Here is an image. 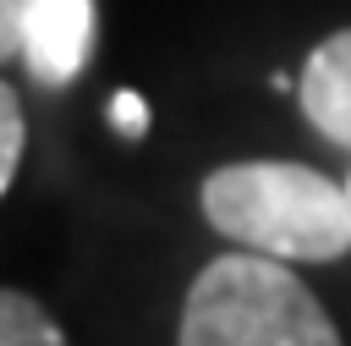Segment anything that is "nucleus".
<instances>
[{"mask_svg":"<svg viewBox=\"0 0 351 346\" xmlns=\"http://www.w3.org/2000/svg\"><path fill=\"white\" fill-rule=\"evenodd\" d=\"M296 99H302L307 121H313L329 143L351 148V27L329 33V38L307 55V66H302V77H296Z\"/></svg>","mask_w":351,"mask_h":346,"instance_id":"obj_4","label":"nucleus"},{"mask_svg":"<svg viewBox=\"0 0 351 346\" xmlns=\"http://www.w3.org/2000/svg\"><path fill=\"white\" fill-rule=\"evenodd\" d=\"M346 192H351V181H346Z\"/></svg>","mask_w":351,"mask_h":346,"instance_id":"obj_9","label":"nucleus"},{"mask_svg":"<svg viewBox=\"0 0 351 346\" xmlns=\"http://www.w3.org/2000/svg\"><path fill=\"white\" fill-rule=\"evenodd\" d=\"M110 126H115L121 137H143V126H148V104H143V93L121 88V93L110 99Z\"/></svg>","mask_w":351,"mask_h":346,"instance_id":"obj_7","label":"nucleus"},{"mask_svg":"<svg viewBox=\"0 0 351 346\" xmlns=\"http://www.w3.org/2000/svg\"><path fill=\"white\" fill-rule=\"evenodd\" d=\"M203 214L236 247L280 264H335L351 253V192L313 165H219L203 181Z\"/></svg>","mask_w":351,"mask_h":346,"instance_id":"obj_1","label":"nucleus"},{"mask_svg":"<svg viewBox=\"0 0 351 346\" xmlns=\"http://www.w3.org/2000/svg\"><path fill=\"white\" fill-rule=\"evenodd\" d=\"M181 346H340V335L280 258L241 247L197 269L181 308Z\"/></svg>","mask_w":351,"mask_h":346,"instance_id":"obj_2","label":"nucleus"},{"mask_svg":"<svg viewBox=\"0 0 351 346\" xmlns=\"http://www.w3.org/2000/svg\"><path fill=\"white\" fill-rule=\"evenodd\" d=\"M33 0H0V49L5 55H22V16H27Z\"/></svg>","mask_w":351,"mask_h":346,"instance_id":"obj_8","label":"nucleus"},{"mask_svg":"<svg viewBox=\"0 0 351 346\" xmlns=\"http://www.w3.org/2000/svg\"><path fill=\"white\" fill-rule=\"evenodd\" d=\"M0 346H71L27 291H0Z\"/></svg>","mask_w":351,"mask_h":346,"instance_id":"obj_5","label":"nucleus"},{"mask_svg":"<svg viewBox=\"0 0 351 346\" xmlns=\"http://www.w3.org/2000/svg\"><path fill=\"white\" fill-rule=\"evenodd\" d=\"M93 49V0H33L22 16V66L60 88L88 66Z\"/></svg>","mask_w":351,"mask_h":346,"instance_id":"obj_3","label":"nucleus"},{"mask_svg":"<svg viewBox=\"0 0 351 346\" xmlns=\"http://www.w3.org/2000/svg\"><path fill=\"white\" fill-rule=\"evenodd\" d=\"M22 143H27V126H22V99H16V88L5 82V88H0V192L16 181Z\"/></svg>","mask_w":351,"mask_h":346,"instance_id":"obj_6","label":"nucleus"}]
</instances>
